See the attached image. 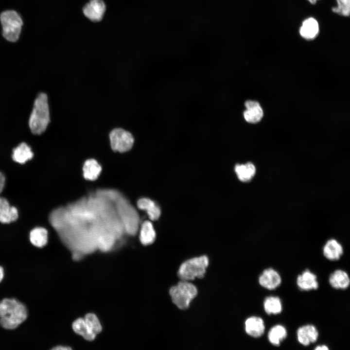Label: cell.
Listing matches in <instances>:
<instances>
[{"mask_svg": "<svg viewBox=\"0 0 350 350\" xmlns=\"http://www.w3.org/2000/svg\"><path fill=\"white\" fill-rule=\"evenodd\" d=\"M319 336L316 328L313 325L307 324L299 327L297 331L298 342L304 346L315 343Z\"/></svg>", "mask_w": 350, "mask_h": 350, "instance_id": "obj_9", "label": "cell"}, {"mask_svg": "<svg viewBox=\"0 0 350 350\" xmlns=\"http://www.w3.org/2000/svg\"><path fill=\"white\" fill-rule=\"evenodd\" d=\"M324 257L330 261H337L340 259L343 254L342 245L334 239L327 241L323 248Z\"/></svg>", "mask_w": 350, "mask_h": 350, "instance_id": "obj_14", "label": "cell"}, {"mask_svg": "<svg viewBox=\"0 0 350 350\" xmlns=\"http://www.w3.org/2000/svg\"><path fill=\"white\" fill-rule=\"evenodd\" d=\"M263 309L265 312L268 315H278L282 310V303L280 298L276 296H268L265 298L263 303Z\"/></svg>", "mask_w": 350, "mask_h": 350, "instance_id": "obj_23", "label": "cell"}, {"mask_svg": "<svg viewBox=\"0 0 350 350\" xmlns=\"http://www.w3.org/2000/svg\"><path fill=\"white\" fill-rule=\"evenodd\" d=\"M287 336V330L285 327L280 324L273 326L267 334L269 342L275 346H279Z\"/></svg>", "mask_w": 350, "mask_h": 350, "instance_id": "obj_19", "label": "cell"}, {"mask_svg": "<svg viewBox=\"0 0 350 350\" xmlns=\"http://www.w3.org/2000/svg\"><path fill=\"white\" fill-rule=\"evenodd\" d=\"M34 154L31 147L26 143L22 142L13 150L12 158L16 162L24 164L31 159Z\"/></svg>", "mask_w": 350, "mask_h": 350, "instance_id": "obj_17", "label": "cell"}, {"mask_svg": "<svg viewBox=\"0 0 350 350\" xmlns=\"http://www.w3.org/2000/svg\"><path fill=\"white\" fill-rule=\"evenodd\" d=\"M83 170V175L86 179L94 180L100 175L102 168L95 159H89L85 161Z\"/></svg>", "mask_w": 350, "mask_h": 350, "instance_id": "obj_20", "label": "cell"}, {"mask_svg": "<svg viewBox=\"0 0 350 350\" xmlns=\"http://www.w3.org/2000/svg\"><path fill=\"white\" fill-rule=\"evenodd\" d=\"M73 331L82 336L85 339L91 341L95 339L96 334L90 330L84 318H78L72 324Z\"/></svg>", "mask_w": 350, "mask_h": 350, "instance_id": "obj_24", "label": "cell"}, {"mask_svg": "<svg viewBox=\"0 0 350 350\" xmlns=\"http://www.w3.org/2000/svg\"><path fill=\"white\" fill-rule=\"evenodd\" d=\"M245 329L246 333L249 336L254 338H259L264 332L265 325L261 317L252 316L245 321Z\"/></svg>", "mask_w": 350, "mask_h": 350, "instance_id": "obj_10", "label": "cell"}, {"mask_svg": "<svg viewBox=\"0 0 350 350\" xmlns=\"http://www.w3.org/2000/svg\"><path fill=\"white\" fill-rule=\"evenodd\" d=\"M4 276L3 269L1 266H0V282L2 280Z\"/></svg>", "mask_w": 350, "mask_h": 350, "instance_id": "obj_31", "label": "cell"}, {"mask_svg": "<svg viewBox=\"0 0 350 350\" xmlns=\"http://www.w3.org/2000/svg\"><path fill=\"white\" fill-rule=\"evenodd\" d=\"M18 216L17 208L11 206L5 198L0 197V222L10 223L16 221Z\"/></svg>", "mask_w": 350, "mask_h": 350, "instance_id": "obj_12", "label": "cell"}, {"mask_svg": "<svg viewBox=\"0 0 350 350\" xmlns=\"http://www.w3.org/2000/svg\"><path fill=\"white\" fill-rule=\"evenodd\" d=\"M30 240L35 246L42 247L48 242V231L44 228L36 227L33 229L30 233Z\"/></svg>", "mask_w": 350, "mask_h": 350, "instance_id": "obj_22", "label": "cell"}, {"mask_svg": "<svg viewBox=\"0 0 350 350\" xmlns=\"http://www.w3.org/2000/svg\"><path fill=\"white\" fill-rule=\"evenodd\" d=\"M299 33L301 36L306 39H314L319 33L317 21L313 18L305 19L300 28Z\"/></svg>", "mask_w": 350, "mask_h": 350, "instance_id": "obj_15", "label": "cell"}, {"mask_svg": "<svg viewBox=\"0 0 350 350\" xmlns=\"http://www.w3.org/2000/svg\"><path fill=\"white\" fill-rule=\"evenodd\" d=\"M2 34L7 40L15 42L19 38L23 22L19 15L12 10L2 12L0 16Z\"/></svg>", "mask_w": 350, "mask_h": 350, "instance_id": "obj_5", "label": "cell"}, {"mask_svg": "<svg viewBox=\"0 0 350 350\" xmlns=\"http://www.w3.org/2000/svg\"><path fill=\"white\" fill-rule=\"evenodd\" d=\"M311 3L315 4L317 0H308Z\"/></svg>", "mask_w": 350, "mask_h": 350, "instance_id": "obj_32", "label": "cell"}, {"mask_svg": "<svg viewBox=\"0 0 350 350\" xmlns=\"http://www.w3.org/2000/svg\"><path fill=\"white\" fill-rule=\"evenodd\" d=\"M197 293V289L194 285L189 281L182 280L169 290L173 302L181 310L187 309Z\"/></svg>", "mask_w": 350, "mask_h": 350, "instance_id": "obj_4", "label": "cell"}, {"mask_svg": "<svg viewBox=\"0 0 350 350\" xmlns=\"http://www.w3.org/2000/svg\"><path fill=\"white\" fill-rule=\"evenodd\" d=\"M84 319L94 334L96 335L101 332V324L95 315L92 313L88 314L86 315Z\"/></svg>", "mask_w": 350, "mask_h": 350, "instance_id": "obj_26", "label": "cell"}, {"mask_svg": "<svg viewBox=\"0 0 350 350\" xmlns=\"http://www.w3.org/2000/svg\"><path fill=\"white\" fill-rule=\"evenodd\" d=\"M337 6L332 8V11L337 14L349 16L350 13V0H337Z\"/></svg>", "mask_w": 350, "mask_h": 350, "instance_id": "obj_27", "label": "cell"}, {"mask_svg": "<svg viewBox=\"0 0 350 350\" xmlns=\"http://www.w3.org/2000/svg\"><path fill=\"white\" fill-rule=\"evenodd\" d=\"M53 349L55 350H70L71 349L70 347H69L59 346H57L55 348H54Z\"/></svg>", "mask_w": 350, "mask_h": 350, "instance_id": "obj_30", "label": "cell"}, {"mask_svg": "<svg viewBox=\"0 0 350 350\" xmlns=\"http://www.w3.org/2000/svg\"><path fill=\"white\" fill-rule=\"evenodd\" d=\"M156 234L152 224L149 221H145L142 224L140 231V239L142 244H152L156 239Z\"/></svg>", "mask_w": 350, "mask_h": 350, "instance_id": "obj_21", "label": "cell"}, {"mask_svg": "<svg viewBox=\"0 0 350 350\" xmlns=\"http://www.w3.org/2000/svg\"><path fill=\"white\" fill-rule=\"evenodd\" d=\"M50 122L48 97L44 93L36 97L29 120L30 129L35 135H40L46 129Z\"/></svg>", "mask_w": 350, "mask_h": 350, "instance_id": "obj_2", "label": "cell"}, {"mask_svg": "<svg viewBox=\"0 0 350 350\" xmlns=\"http://www.w3.org/2000/svg\"><path fill=\"white\" fill-rule=\"evenodd\" d=\"M329 282L334 289L344 290L350 284V279L348 273L341 269H337L329 276Z\"/></svg>", "mask_w": 350, "mask_h": 350, "instance_id": "obj_13", "label": "cell"}, {"mask_svg": "<svg viewBox=\"0 0 350 350\" xmlns=\"http://www.w3.org/2000/svg\"><path fill=\"white\" fill-rule=\"evenodd\" d=\"M235 172L239 179L244 182L250 181L256 174V168L251 162L236 164Z\"/></svg>", "mask_w": 350, "mask_h": 350, "instance_id": "obj_16", "label": "cell"}, {"mask_svg": "<svg viewBox=\"0 0 350 350\" xmlns=\"http://www.w3.org/2000/svg\"><path fill=\"white\" fill-rule=\"evenodd\" d=\"M137 206L140 209L146 210L152 220L158 219L160 215L159 207L155 202L149 198L140 199L137 202Z\"/></svg>", "mask_w": 350, "mask_h": 350, "instance_id": "obj_18", "label": "cell"}, {"mask_svg": "<svg viewBox=\"0 0 350 350\" xmlns=\"http://www.w3.org/2000/svg\"><path fill=\"white\" fill-rule=\"evenodd\" d=\"M209 261L206 256H201L189 259L179 267L178 276L181 280L190 281L204 277Z\"/></svg>", "mask_w": 350, "mask_h": 350, "instance_id": "obj_3", "label": "cell"}, {"mask_svg": "<svg viewBox=\"0 0 350 350\" xmlns=\"http://www.w3.org/2000/svg\"><path fill=\"white\" fill-rule=\"evenodd\" d=\"M260 285L269 290H273L278 287L281 282L280 274L272 268L264 269L260 275L258 279Z\"/></svg>", "mask_w": 350, "mask_h": 350, "instance_id": "obj_7", "label": "cell"}, {"mask_svg": "<svg viewBox=\"0 0 350 350\" xmlns=\"http://www.w3.org/2000/svg\"><path fill=\"white\" fill-rule=\"evenodd\" d=\"M328 347L324 345H319L315 348V350H328Z\"/></svg>", "mask_w": 350, "mask_h": 350, "instance_id": "obj_29", "label": "cell"}, {"mask_svg": "<svg viewBox=\"0 0 350 350\" xmlns=\"http://www.w3.org/2000/svg\"><path fill=\"white\" fill-rule=\"evenodd\" d=\"M105 10V5L103 0H90L83 8L84 15L94 22L102 19Z\"/></svg>", "mask_w": 350, "mask_h": 350, "instance_id": "obj_8", "label": "cell"}, {"mask_svg": "<svg viewBox=\"0 0 350 350\" xmlns=\"http://www.w3.org/2000/svg\"><path fill=\"white\" fill-rule=\"evenodd\" d=\"M26 306L15 298H4L0 301V324L6 329L17 328L27 318Z\"/></svg>", "mask_w": 350, "mask_h": 350, "instance_id": "obj_1", "label": "cell"}, {"mask_svg": "<svg viewBox=\"0 0 350 350\" xmlns=\"http://www.w3.org/2000/svg\"><path fill=\"white\" fill-rule=\"evenodd\" d=\"M109 140L112 149L121 153L130 150L134 143L132 134L121 128H115L110 132Z\"/></svg>", "mask_w": 350, "mask_h": 350, "instance_id": "obj_6", "label": "cell"}, {"mask_svg": "<svg viewBox=\"0 0 350 350\" xmlns=\"http://www.w3.org/2000/svg\"><path fill=\"white\" fill-rule=\"evenodd\" d=\"M245 120L249 123H257L261 121L263 112L260 105L246 109L243 113Z\"/></svg>", "mask_w": 350, "mask_h": 350, "instance_id": "obj_25", "label": "cell"}, {"mask_svg": "<svg viewBox=\"0 0 350 350\" xmlns=\"http://www.w3.org/2000/svg\"><path fill=\"white\" fill-rule=\"evenodd\" d=\"M5 177L4 175L0 172V194L3 191L5 185Z\"/></svg>", "mask_w": 350, "mask_h": 350, "instance_id": "obj_28", "label": "cell"}, {"mask_svg": "<svg viewBox=\"0 0 350 350\" xmlns=\"http://www.w3.org/2000/svg\"><path fill=\"white\" fill-rule=\"evenodd\" d=\"M297 284L302 291L316 290L318 288L316 276L308 269H306L301 274L298 275L297 278Z\"/></svg>", "mask_w": 350, "mask_h": 350, "instance_id": "obj_11", "label": "cell"}]
</instances>
